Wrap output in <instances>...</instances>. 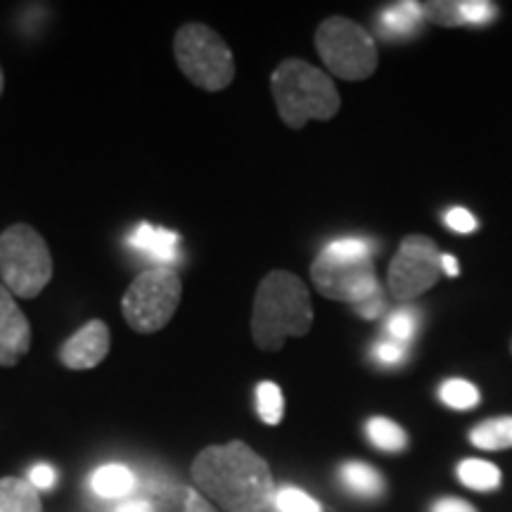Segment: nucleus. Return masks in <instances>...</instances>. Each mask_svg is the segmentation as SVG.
Instances as JSON below:
<instances>
[{"label": "nucleus", "mask_w": 512, "mask_h": 512, "mask_svg": "<svg viewBox=\"0 0 512 512\" xmlns=\"http://www.w3.org/2000/svg\"><path fill=\"white\" fill-rule=\"evenodd\" d=\"M114 512H155V505L143 501V498H133V501H124L117 505Z\"/></svg>", "instance_id": "nucleus-33"}, {"label": "nucleus", "mask_w": 512, "mask_h": 512, "mask_svg": "<svg viewBox=\"0 0 512 512\" xmlns=\"http://www.w3.org/2000/svg\"><path fill=\"white\" fill-rule=\"evenodd\" d=\"M190 475L226 512H261L275 496L271 467L245 441L207 446L192 460Z\"/></svg>", "instance_id": "nucleus-1"}, {"label": "nucleus", "mask_w": 512, "mask_h": 512, "mask_svg": "<svg viewBox=\"0 0 512 512\" xmlns=\"http://www.w3.org/2000/svg\"><path fill=\"white\" fill-rule=\"evenodd\" d=\"M470 441L482 451H503V448H512V418H494L477 425L470 432Z\"/></svg>", "instance_id": "nucleus-17"}, {"label": "nucleus", "mask_w": 512, "mask_h": 512, "mask_svg": "<svg viewBox=\"0 0 512 512\" xmlns=\"http://www.w3.org/2000/svg\"><path fill=\"white\" fill-rule=\"evenodd\" d=\"M31 349V323L12 292L0 283V366L15 368Z\"/></svg>", "instance_id": "nucleus-11"}, {"label": "nucleus", "mask_w": 512, "mask_h": 512, "mask_svg": "<svg viewBox=\"0 0 512 512\" xmlns=\"http://www.w3.org/2000/svg\"><path fill=\"white\" fill-rule=\"evenodd\" d=\"M256 411H259V418L266 422V425H278L283 420L285 413V399L283 392L275 382H261L256 387Z\"/></svg>", "instance_id": "nucleus-21"}, {"label": "nucleus", "mask_w": 512, "mask_h": 512, "mask_svg": "<svg viewBox=\"0 0 512 512\" xmlns=\"http://www.w3.org/2000/svg\"><path fill=\"white\" fill-rule=\"evenodd\" d=\"M444 221H446V226H448V228L456 230V233H460V235L475 233L477 226H479L475 216H472L470 211L463 209V207H453V209H448V211H446V216H444Z\"/></svg>", "instance_id": "nucleus-28"}, {"label": "nucleus", "mask_w": 512, "mask_h": 512, "mask_svg": "<svg viewBox=\"0 0 512 512\" xmlns=\"http://www.w3.org/2000/svg\"><path fill=\"white\" fill-rule=\"evenodd\" d=\"M460 15H463V24L484 27V24H489L496 17V5L486 3V0H463L460 3Z\"/></svg>", "instance_id": "nucleus-25"}, {"label": "nucleus", "mask_w": 512, "mask_h": 512, "mask_svg": "<svg viewBox=\"0 0 512 512\" xmlns=\"http://www.w3.org/2000/svg\"><path fill=\"white\" fill-rule=\"evenodd\" d=\"M432 512H477L467 501H460V498H441V501L434 503Z\"/></svg>", "instance_id": "nucleus-32"}, {"label": "nucleus", "mask_w": 512, "mask_h": 512, "mask_svg": "<svg viewBox=\"0 0 512 512\" xmlns=\"http://www.w3.org/2000/svg\"><path fill=\"white\" fill-rule=\"evenodd\" d=\"M408 347L406 344L394 342V339H382V342L375 344V358L382 363V366H399V363L406 361Z\"/></svg>", "instance_id": "nucleus-27"}, {"label": "nucleus", "mask_w": 512, "mask_h": 512, "mask_svg": "<svg viewBox=\"0 0 512 512\" xmlns=\"http://www.w3.org/2000/svg\"><path fill=\"white\" fill-rule=\"evenodd\" d=\"M422 19V5L413 3V0H403V3L389 5L387 10L377 17L380 24V34L387 38H406L413 36L420 29Z\"/></svg>", "instance_id": "nucleus-12"}, {"label": "nucleus", "mask_w": 512, "mask_h": 512, "mask_svg": "<svg viewBox=\"0 0 512 512\" xmlns=\"http://www.w3.org/2000/svg\"><path fill=\"white\" fill-rule=\"evenodd\" d=\"M273 503L280 512H323L318 501H313L306 491L294 489V486H283L280 491H275Z\"/></svg>", "instance_id": "nucleus-23"}, {"label": "nucleus", "mask_w": 512, "mask_h": 512, "mask_svg": "<svg viewBox=\"0 0 512 512\" xmlns=\"http://www.w3.org/2000/svg\"><path fill=\"white\" fill-rule=\"evenodd\" d=\"M57 479V472L53 470L50 465H36L34 470L29 472V484L34 486V489H50V486L55 484Z\"/></svg>", "instance_id": "nucleus-29"}, {"label": "nucleus", "mask_w": 512, "mask_h": 512, "mask_svg": "<svg viewBox=\"0 0 512 512\" xmlns=\"http://www.w3.org/2000/svg\"><path fill=\"white\" fill-rule=\"evenodd\" d=\"M437 245L425 235H411L401 242L389 266V290L399 302H408L437 283L441 271Z\"/></svg>", "instance_id": "nucleus-9"}, {"label": "nucleus", "mask_w": 512, "mask_h": 512, "mask_svg": "<svg viewBox=\"0 0 512 512\" xmlns=\"http://www.w3.org/2000/svg\"><path fill=\"white\" fill-rule=\"evenodd\" d=\"M131 245L140 252L150 254L157 261L178 259V235L166 228H157L152 223H140L136 233L131 235Z\"/></svg>", "instance_id": "nucleus-13"}, {"label": "nucleus", "mask_w": 512, "mask_h": 512, "mask_svg": "<svg viewBox=\"0 0 512 512\" xmlns=\"http://www.w3.org/2000/svg\"><path fill=\"white\" fill-rule=\"evenodd\" d=\"M271 91L280 119L290 128H302L311 119H332L339 110L335 83L304 60H285L275 67Z\"/></svg>", "instance_id": "nucleus-3"}, {"label": "nucleus", "mask_w": 512, "mask_h": 512, "mask_svg": "<svg viewBox=\"0 0 512 512\" xmlns=\"http://www.w3.org/2000/svg\"><path fill=\"white\" fill-rule=\"evenodd\" d=\"M344 489L358 498H380L384 494V479L375 467L366 463H347L339 470Z\"/></svg>", "instance_id": "nucleus-16"}, {"label": "nucleus", "mask_w": 512, "mask_h": 512, "mask_svg": "<svg viewBox=\"0 0 512 512\" xmlns=\"http://www.w3.org/2000/svg\"><path fill=\"white\" fill-rule=\"evenodd\" d=\"M183 512H216L211 508L207 498H204L200 491L190 489L188 494H185V505H183Z\"/></svg>", "instance_id": "nucleus-31"}, {"label": "nucleus", "mask_w": 512, "mask_h": 512, "mask_svg": "<svg viewBox=\"0 0 512 512\" xmlns=\"http://www.w3.org/2000/svg\"><path fill=\"white\" fill-rule=\"evenodd\" d=\"M0 512H43L38 491L17 477L0 479Z\"/></svg>", "instance_id": "nucleus-15"}, {"label": "nucleus", "mask_w": 512, "mask_h": 512, "mask_svg": "<svg viewBox=\"0 0 512 512\" xmlns=\"http://www.w3.org/2000/svg\"><path fill=\"white\" fill-rule=\"evenodd\" d=\"M422 15L432 22L441 24V27H460L463 24V15H460V3L453 0H432V3H422Z\"/></svg>", "instance_id": "nucleus-24"}, {"label": "nucleus", "mask_w": 512, "mask_h": 512, "mask_svg": "<svg viewBox=\"0 0 512 512\" xmlns=\"http://www.w3.org/2000/svg\"><path fill=\"white\" fill-rule=\"evenodd\" d=\"M456 472L460 482L472 491H496L501 486V470L494 463H486V460H463Z\"/></svg>", "instance_id": "nucleus-18"}, {"label": "nucleus", "mask_w": 512, "mask_h": 512, "mask_svg": "<svg viewBox=\"0 0 512 512\" xmlns=\"http://www.w3.org/2000/svg\"><path fill=\"white\" fill-rule=\"evenodd\" d=\"M311 294L297 275L271 271L259 283L252 309V337L261 351H280L290 337L309 335Z\"/></svg>", "instance_id": "nucleus-2"}, {"label": "nucleus", "mask_w": 512, "mask_h": 512, "mask_svg": "<svg viewBox=\"0 0 512 512\" xmlns=\"http://www.w3.org/2000/svg\"><path fill=\"white\" fill-rule=\"evenodd\" d=\"M439 399L453 411H470L479 403V389L467 380H446L439 387Z\"/></svg>", "instance_id": "nucleus-20"}, {"label": "nucleus", "mask_w": 512, "mask_h": 512, "mask_svg": "<svg viewBox=\"0 0 512 512\" xmlns=\"http://www.w3.org/2000/svg\"><path fill=\"white\" fill-rule=\"evenodd\" d=\"M183 283L169 266L147 268L136 275L121 297V313L126 325L138 335H155L171 323L181 304Z\"/></svg>", "instance_id": "nucleus-5"}, {"label": "nucleus", "mask_w": 512, "mask_h": 512, "mask_svg": "<svg viewBox=\"0 0 512 512\" xmlns=\"http://www.w3.org/2000/svg\"><path fill=\"white\" fill-rule=\"evenodd\" d=\"M91 486L100 498H124L136 489V475L126 465L110 463L93 472Z\"/></svg>", "instance_id": "nucleus-14"}, {"label": "nucleus", "mask_w": 512, "mask_h": 512, "mask_svg": "<svg viewBox=\"0 0 512 512\" xmlns=\"http://www.w3.org/2000/svg\"><path fill=\"white\" fill-rule=\"evenodd\" d=\"M439 261H441V268H444L446 275H451V278H456L458 271H460L456 256H453V254H441Z\"/></svg>", "instance_id": "nucleus-34"}, {"label": "nucleus", "mask_w": 512, "mask_h": 512, "mask_svg": "<svg viewBox=\"0 0 512 512\" xmlns=\"http://www.w3.org/2000/svg\"><path fill=\"white\" fill-rule=\"evenodd\" d=\"M112 332L105 320L95 318L83 328L74 332L72 337L60 347V363L69 370H91L100 366L110 354Z\"/></svg>", "instance_id": "nucleus-10"}, {"label": "nucleus", "mask_w": 512, "mask_h": 512, "mask_svg": "<svg viewBox=\"0 0 512 512\" xmlns=\"http://www.w3.org/2000/svg\"><path fill=\"white\" fill-rule=\"evenodd\" d=\"M311 278L318 292L335 302L356 306L380 294V283L375 278L370 256H335L320 252L311 266Z\"/></svg>", "instance_id": "nucleus-8"}, {"label": "nucleus", "mask_w": 512, "mask_h": 512, "mask_svg": "<svg viewBox=\"0 0 512 512\" xmlns=\"http://www.w3.org/2000/svg\"><path fill=\"white\" fill-rule=\"evenodd\" d=\"M382 311H384V299H382V292H380V294H375V297L366 299V302L356 304V313H358V316H363V318H368V320L380 318V313H382Z\"/></svg>", "instance_id": "nucleus-30"}, {"label": "nucleus", "mask_w": 512, "mask_h": 512, "mask_svg": "<svg viewBox=\"0 0 512 512\" xmlns=\"http://www.w3.org/2000/svg\"><path fill=\"white\" fill-rule=\"evenodd\" d=\"M0 278L19 299L38 297L53 280L48 242L29 223H15L0 233Z\"/></svg>", "instance_id": "nucleus-4"}, {"label": "nucleus", "mask_w": 512, "mask_h": 512, "mask_svg": "<svg viewBox=\"0 0 512 512\" xmlns=\"http://www.w3.org/2000/svg\"><path fill=\"white\" fill-rule=\"evenodd\" d=\"M5 91V76H3V67H0V95Z\"/></svg>", "instance_id": "nucleus-35"}, {"label": "nucleus", "mask_w": 512, "mask_h": 512, "mask_svg": "<svg viewBox=\"0 0 512 512\" xmlns=\"http://www.w3.org/2000/svg\"><path fill=\"white\" fill-rule=\"evenodd\" d=\"M418 311L415 309H399L394 311L392 316L387 318V323H384V332H387L389 339H394V342L399 344H406L415 337V332H418Z\"/></svg>", "instance_id": "nucleus-22"}, {"label": "nucleus", "mask_w": 512, "mask_h": 512, "mask_svg": "<svg viewBox=\"0 0 512 512\" xmlns=\"http://www.w3.org/2000/svg\"><path fill=\"white\" fill-rule=\"evenodd\" d=\"M366 434H368L370 444H373L375 448H380V451H387V453L403 451L408 444L406 432H403L396 422L387 420V418H370L366 422Z\"/></svg>", "instance_id": "nucleus-19"}, {"label": "nucleus", "mask_w": 512, "mask_h": 512, "mask_svg": "<svg viewBox=\"0 0 512 512\" xmlns=\"http://www.w3.org/2000/svg\"><path fill=\"white\" fill-rule=\"evenodd\" d=\"M174 55L185 79L209 93H219L235 79L228 43L207 24H183L174 36Z\"/></svg>", "instance_id": "nucleus-6"}, {"label": "nucleus", "mask_w": 512, "mask_h": 512, "mask_svg": "<svg viewBox=\"0 0 512 512\" xmlns=\"http://www.w3.org/2000/svg\"><path fill=\"white\" fill-rule=\"evenodd\" d=\"M323 252L335 256H373V242L363 238H337L328 242Z\"/></svg>", "instance_id": "nucleus-26"}, {"label": "nucleus", "mask_w": 512, "mask_h": 512, "mask_svg": "<svg viewBox=\"0 0 512 512\" xmlns=\"http://www.w3.org/2000/svg\"><path fill=\"white\" fill-rule=\"evenodd\" d=\"M316 48L325 67L339 79L361 81L375 72L373 36L347 17H330L316 31Z\"/></svg>", "instance_id": "nucleus-7"}]
</instances>
